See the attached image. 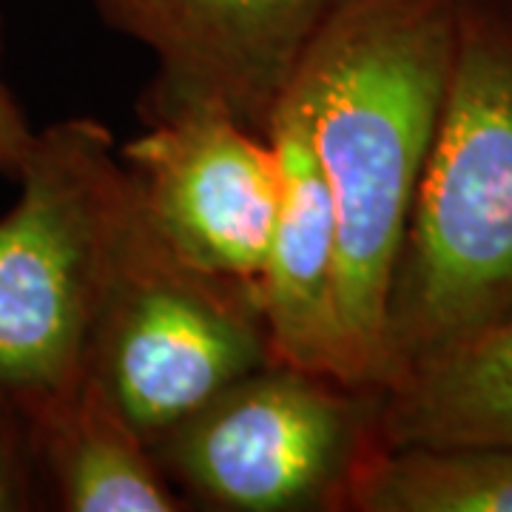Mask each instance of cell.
<instances>
[{"label": "cell", "instance_id": "1", "mask_svg": "<svg viewBox=\"0 0 512 512\" xmlns=\"http://www.w3.org/2000/svg\"><path fill=\"white\" fill-rule=\"evenodd\" d=\"M456 0H336L296 69L336 214L339 379L390 384L384 313L439 123Z\"/></svg>", "mask_w": 512, "mask_h": 512}, {"label": "cell", "instance_id": "2", "mask_svg": "<svg viewBox=\"0 0 512 512\" xmlns=\"http://www.w3.org/2000/svg\"><path fill=\"white\" fill-rule=\"evenodd\" d=\"M507 311H512V0H456L439 123L387 291L390 384L419 359Z\"/></svg>", "mask_w": 512, "mask_h": 512}, {"label": "cell", "instance_id": "3", "mask_svg": "<svg viewBox=\"0 0 512 512\" xmlns=\"http://www.w3.org/2000/svg\"><path fill=\"white\" fill-rule=\"evenodd\" d=\"M15 183L0 217V393L20 413L86 373L131 183L94 117L35 131Z\"/></svg>", "mask_w": 512, "mask_h": 512}, {"label": "cell", "instance_id": "4", "mask_svg": "<svg viewBox=\"0 0 512 512\" xmlns=\"http://www.w3.org/2000/svg\"><path fill=\"white\" fill-rule=\"evenodd\" d=\"M382 390L271 362L168 427L151 453L183 498L228 512L348 510L379 447Z\"/></svg>", "mask_w": 512, "mask_h": 512}, {"label": "cell", "instance_id": "5", "mask_svg": "<svg viewBox=\"0 0 512 512\" xmlns=\"http://www.w3.org/2000/svg\"><path fill=\"white\" fill-rule=\"evenodd\" d=\"M271 362L259 288L185 262L151 228L131 188L86 370L154 441Z\"/></svg>", "mask_w": 512, "mask_h": 512}, {"label": "cell", "instance_id": "6", "mask_svg": "<svg viewBox=\"0 0 512 512\" xmlns=\"http://www.w3.org/2000/svg\"><path fill=\"white\" fill-rule=\"evenodd\" d=\"M117 157L151 228L185 262L259 288L282 185L268 134L197 103L146 120Z\"/></svg>", "mask_w": 512, "mask_h": 512}, {"label": "cell", "instance_id": "7", "mask_svg": "<svg viewBox=\"0 0 512 512\" xmlns=\"http://www.w3.org/2000/svg\"><path fill=\"white\" fill-rule=\"evenodd\" d=\"M114 32L146 46L154 80L143 120L220 103L268 131L336 0H86Z\"/></svg>", "mask_w": 512, "mask_h": 512}, {"label": "cell", "instance_id": "8", "mask_svg": "<svg viewBox=\"0 0 512 512\" xmlns=\"http://www.w3.org/2000/svg\"><path fill=\"white\" fill-rule=\"evenodd\" d=\"M279 157V208L259 274V305L276 362L339 379L336 214L316 160L311 103L293 80L268 123Z\"/></svg>", "mask_w": 512, "mask_h": 512}, {"label": "cell", "instance_id": "9", "mask_svg": "<svg viewBox=\"0 0 512 512\" xmlns=\"http://www.w3.org/2000/svg\"><path fill=\"white\" fill-rule=\"evenodd\" d=\"M32 458L66 512H177L191 507L148 439L89 370L63 393L20 410Z\"/></svg>", "mask_w": 512, "mask_h": 512}, {"label": "cell", "instance_id": "10", "mask_svg": "<svg viewBox=\"0 0 512 512\" xmlns=\"http://www.w3.org/2000/svg\"><path fill=\"white\" fill-rule=\"evenodd\" d=\"M382 447H512V311L404 370L382 390Z\"/></svg>", "mask_w": 512, "mask_h": 512}, {"label": "cell", "instance_id": "11", "mask_svg": "<svg viewBox=\"0 0 512 512\" xmlns=\"http://www.w3.org/2000/svg\"><path fill=\"white\" fill-rule=\"evenodd\" d=\"M350 512H512V447H376L350 484Z\"/></svg>", "mask_w": 512, "mask_h": 512}, {"label": "cell", "instance_id": "12", "mask_svg": "<svg viewBox=\"0 0 512 512\" xmlns=\"http://www.w3.org/2000/svg\"><path fill=\"white\" fill-rule=\"evenodd\" d=\"M29 436L18 407L0 393V512L32 507L29 495Z\"/></svg>", "mask_w": 512, "mask_h": 512}, {"label": "cell", "instance_id": "13", "mask_svg": "<svg viewBox=\"0 0 512 512\" xmlns=\"http://www.w3.org/2000/svg\"><path fill=\"white\" fill-rule=\"evenodd\" d=\"M0 63H3V23H0ZM32 140H35V128L29 123L26 111L20 109L0 69V177H9L15 183L32 148Z\"/></svg>", "mask_w": 512, "mask_h": 512}]
</instances>
